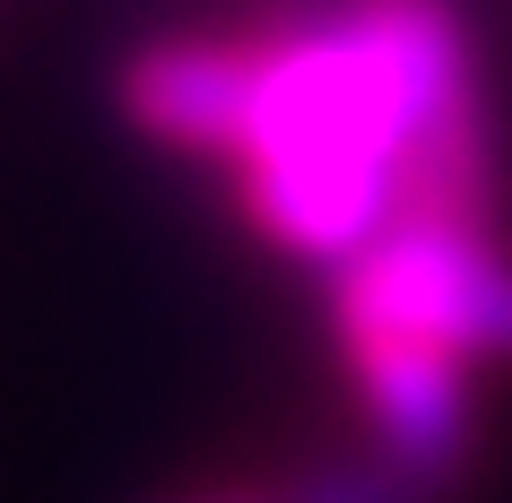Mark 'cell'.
<instances>
[{"label": "cell", "instance_id": "7a4b0ae2", "mask_svg": "<svg viewBox=\"0 0 512 503\" xmlns=\"http://www.w3.org/2000/svg\"><path fill=\"white\" fill-rule=\"evenodd\" d=\"M339 339H417L460 365H512V252L495 226L400 217L348 269H330Z\"/></svg>", "mask_w": 512, "mask_h": 503}, {"label": "cell", "instance_id": "3957f363", "mask_svg": "<svg viewBox=\"0 0 512 503\" xmlns=\"http://www.w3.org/2000/svg\"><path fill=\"white\" fill-rule=\"evenodd\" d=\"M339 356H348V382L365 399L374 451L452 495V477L478 451V365L417 339H339Z\"/></svg>", "mask_w": 512, "mask_h": 503}, {"label": "cell", "instance_id": "5b68a950", "mask_svg": "<svg viewBox=\"0 0 512 503\" xmlns=\"http://www.w3.org/2000/svg\"><path fill=\"white\" fill-rule=\"evenodd\" d=\"M191 503H278V495H191Z\"/></svg>", "mask_w": 512, "mask_h": 503}, {"label": "cell", "instance_id": "277c9868", "mask_svg": "<svg viewBox=\"0 0 512 503\" xmlns=\"http://www.w3.org/2000/svg\"><path fill=\"white\" fill-rule=\"evenodd\" d=\"M278 503H443V486H426L417 469L365 451V460H322V469H304L296 486H278Z\"/></svg>", "mask_w": 512, "mask_h": 503}, {"label": "cell", "instance_id": "6da1fadb", "mask_svg": "<svg viewBox=\"0 0 512 503\" xmlns=\"http://www.w3.org/2000/svg\"><path fill=\"white\" fill-rule=\"evenodd\" d=\"M122 113L157 148L235 165L243 217L348 269L408 209V174L478 113V53L452 0H339L278 35H174L122 70Z\"/></svg>", "mask_w": 512, "mask_h": 503}]
</instances>
